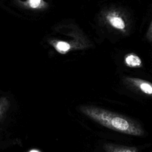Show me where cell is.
<instances>
[{
  "mask_svg": "<svg viewBox=\"0 0 152 152\" xmlns=\"http://www.w3.org/2000/svg\"><path fill=\"white\" fill-rule=\"evenodd\" d=\"M80 110L95 122L113 131L135 136L144 134L138 124L123 115L93 106H82Z\"/></svg>",
  "mask_w": 152,
  "mask_h": 152,
  "instance_id": "6da1fadb",
  "label": "cell"
},
{
  "mask_svg": "<svg viewBox=\"0 0 152 152\" xmlns=\"http://www.w3.org/2000/svg\"><path fill=\"white\" fill-rule=\"evenodd\" d=\"M126 82L136 87L144 94L152 97V83L138 78L126 77Z\"/></svg>",
  "mask_w": 152,
  "mask_h": 152,
  "instance_id": "7a4b0ae2",
  "label": "cell"
},
{
  "mask_svg": "<svg viewBox=\"0 0 152 152\" xmlns=\"http://www.w3.org/2000/svg\"><path fill=\"white\" fill-rule=\"evenodd\" d=\"M107 22L115 29L125 31L126 24L123 18L116 12H109L106 15Z\"/></svg>",
  "mask_w": 152,
  "mask_h": 152,
  "instance_id": "3957f363",
  "label": "cell"
},
{
  "mask_svg": "<svg viewBox=\"0 0 152 152\" xmlns=\"http://www.w3.org/2000/svg\"><path fill=\"white\" fill-rule=\"evenodd\" d=\"M105 152H138L135 147H128L113 144H106L104 145Z\"/></svg>",
  "mask_w": 152,
  "mask_h": 152,
  "instance_id": "277c9868",
  "label": "cell"
},
{
  "mask_svg": "<svg viewBox=\"0 0 152 152\" xmlns=\"http://www.w3.org/2000/svg\"><path fill=\"white\" fill-rule=\"evenodd\" d=\"M50 43L58 52L63 55L67 53L72 49V45L64 40H53L50 42Z\"/></svg>",
  "mask_w": 152,
  "mask_h": 152,
  "instance_id": "5b68a950",
  "label": "cell"
},
{
  "mask_svg": "<svg viewBox=\"0 0 152 152\" xmlns=\"http://www.w3.org/2000/svg\"><path fill=\"white\" fill-rule=\"evenodd\" d=\"M124 63L129 68H140L142 65L141 58L133 53L126 54L124 56Z\"/></svg>",
  "mask_w": 152,
  "mask_h": 152,
  "instance_id": "8992f818",
  "label": "cell"
},
{
  "mask_svg": "<svg viewBox=\"0 0 152 152\" xmlns=\"http://www.w3.org/2000/svg\"><path fill=\"white\" fill-rule=\"evenodd\" d=\"M10 107V100L7 97H0V123L5 117Z\"/></svg>",
  "mask_w": 152,
  "mask_h": 152,
  "instance_id": "52a82bcc",
  "label": "cell"
},
{
  "mask_svg": "<svg viewBox=\"0 0 152 152\" xmlns=\"http://www.w3.org/2000/svg\"><path fill=\"white\" fill-rule=\"evenodd\" d=\"M24 2L25 6L31 9L42 10L48 7V4L44 0H26Z\"/></svg>",
  "mask_w": 152,
  "mask_h": 152,
  "instance_id": "ba28073f",
  "label": "cell"
},
{
  "mask_svg": "<svg viewBox=\"0 0 152 152\" xmlns=\"http://www.w3.org/2000/svg\"><path fill=\"white\" fill-rule=\"evenodd\" d=\"M146 38L149 42H152V22L151 23L146 33Z\"/></svg>",
  "mask_w": 152,
  "mask_h": 152,
  "instance_id": "9c48e42d",
  "label": "cell"
},
{
  "mask_svg": "<svg viewBox=\"0 0 152 152\" xmlns=\"http://www.w3.org/2000/svg\"><path fill=\"white\" fill-rule=\"evenodd\" d=\"M30 152H39V151H35V150H33V151H30Z\"/></svg>",
  "mask_w": 152,
  "mask_h": 152,
  "instance_id": "30bf717a",
  "label": "cell"
}]
</instances>
